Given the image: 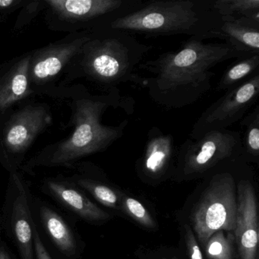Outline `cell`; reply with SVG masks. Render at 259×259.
<instances>
[{"label": "cell", "instance_id": "obj_18", "mask_svg": "<svg viewBox=\"0 0 259 259\" xmlns=\"http://www.w3.org/2000/svg\"><path fill=\"white\" fill-rule=\"evenodd\" d=\"M259 55H252L236 60L220 79L217 87L218 92H227L245 80L258 73Z\"/></svg>", "mask_w": 259, "mask_h": 259}, {"label": "cell", "instance_id": "obj_10", "mask_svg": "<svg viewBox=\"0 0 259 259\" xmlns=\"http://www.w3.org/2000/svg\"><path fill=\"white\" fill-rule=\"evenodd\" d=\"M90 37L89 31L72 33L63 40L31 53L29 80L34 94L45 92L68 69Z\"/></svg>", "mask_w": 259, "mask_h": 259}, {"label": "cell", "instance_id": "obj_7", "mask_svg": "<svg viewBox=\"0 0 259 259\" xmlns=\"http://www.w3.org/2000/svg\"><path fill=\"white\" fill-rule=\"evenodd\" d=\"M239 156L240 133L229 128L213 130L183 142L177 154V170L183 177H198Z\"/></svg>", "mask_w": 259, "mask_h": 259}, {"label": "cell", "instance_id": "obj_11", "mask_svg": "<svg viewBox=\"0 0 259 259\" xmlns=\"http://www.w3.org/2000/svg\"><path fill=\"white\" fill-rule=\"evenodd\" d=\"M237 189L235 240L241 259H257L258 221L254 188L249 181L242 180Z\"/></svg>", "mask_w": 259, "mask_h": 259}, {"label": "cell", "instance_id": "obj_19", "mask_svg": "<svg viewBox=\"0 0 259 259\" xmlns=\"http://www.w3.org/2000/svg\"><path fill=\"white\" fill-rule=\"evenodd\" d=\"M243 133L241 135L242 157L251 160L259 157V105L241 120Z\"/></svg>", "mask_w": 259, "mask_h": 259}, {"label": "cell", "instance_id": "obj_27", "mask_svg": "<svg viewBox=\"0 0 259 259\" xmlns=\"http://www.w3.org/2000/svg\"><path fill=\"white\" fill-rule=\"evenodd\" d=\"M26 3V0H0V13H11L22 8Z\"/></svg>", "mask_w": 259, "mask_h": 259}, {"label": "cell", "instance_id": "obj_15", "mask_svg": "<svg viewBox=\"0 0 259 259\" xmlns=\"http://www.w3.org/2000/svg\"><path fill=\"white\" fill-rule=\"evenodd\" d=\"M221 20L208 39L224 40L247 57L259 55V19L221 17Z\"/></svg>", "mask_w": 259, "mask_h": 259}, {"label": "cell", "instance_id": "obj_8", "mask_svg": "<svg viewBox=\"0 0 259 259\" xmlns=\"http://www.w3.org/2000/svg\"><path fill=\"white\" fill-rule=\"evenodd\" d=\"M49 107L28 104L0 120V157L7 161L23 157L39 135L52 124Z\"/></svg>", "mask_w": 259, "mask_h": 259}, {"label": "cell", "instance_id": "obj_25", "mask_svg": "<svg viewBox=\"0 0 259 259\" xmlns=\"http://www.w3.org/2000/svg\"><path fill=\"white\" fill-rule=\"evenodd\" d=\"M184 236L188 254L190 259H204L198 241L189 225L185 226Z\"/></svg>", "mask_w": 259, "mask_h": 259}, {"label": "cell", "instance_id": "obj_9", "mask_svg": "<svg viewBox=\"0 0 259 259\" xmlns=\"http://www.w3.org/2000/svg\"><path fill=\"white\" fill-rule=\"evenodd\" d=\"M259 98V73L229 89L201 113L189 138L198 139L213 130H227L242 120Z\"/></svg>", "mask_w": 259, "mask_h": 259}, {"label": "cell", "instance_id": "obj_17", "mask_svg": "<svg viewBox=\"0 0 259 259\" xmlns=\"http://www.w3.org/2000/svg\"><path fill=\"white\" fill-rule=\"evenodd\" d=\"M40 215L44 227L54 245L66 256L73 255L77 249L76 239L67 223L48 206L40 207Z\"/></svg>", "mask_w": 259, "mask_h": 259}, {"label": "cell", "instance_id": "obj_5", "mask_svg": "<svg viewBox=\"0 0 259 259\" xmlns=\"http://www.w3.org/2000/svg\"><path fill=\"white\" fill-rule=\"evenodd\" d=\"M237 199L236 185L230 172L212 177L192 215L193 230L201 245L216 233L233 231L236 227Z\"/></svg>", "mask_w": 259, "mask_h": 259}, {"label": "cell", "instance_id": "obj_24", "mask_svg": "<svg viewBox=\"0 0 259 259\" xmlns=\"http://www.w3.org/2000/svg\"><path fill=\"white\" fill-rule=\"evenodd\" d=\"M46 8L45 0L43 1H27L25 5L22 7V12L18 18L16 24V29H20L25 25L29 23L31 19H34L39 12Z\"/></svg>", "mask_w": 259, "mask_h": 259}, {"label": "cell", "instance_id": "obj_28", "mask_svg": "<svg viewBox=\"0 0 259 259\" xmlns=\"http://www.w3.org/2000/svg\"><path fill=\"white\" fill-rule=\"evenodd\" d=\"M0 259H11L8 251L4 247H0Z\"/></svg>", "mask_w": 259, "mask_h": 259}, {"label": "cell", "instance_id": "obj_12", "mask_svg": "<svg viewBox=\"0 0 259 259\" xmlns=\"http://www.w3.org/2000/svg\"><path fill=\"white\" fill-rule=\"evenodd\" d=\"M31 54L12 62L0 71V120L21 101L34 95L29 80Z\"/></svg>", "mask_w": 259, "mask_h": 259}, {"label": "cell", "instance_id": "obj_20", "mask_svg": "<svg viewBox=\"0 0 259 259\" xmlns=\"http://www.w3.org/2000/svg\"><path fill=\"white\" fill-rule=\"evenodd\" d=\"M213 8L221 17L259 19V0H216Z\"/></svg>", "mask_w": 259, "mask_h": 259}, {"label": "cell", "instance_id": "obj_23", "mask_svg": "<svg viewBox=\"0 0 259 259\" xmlns=\"http://www.w3.org/2000/svg\"><path fill=\"white\" fill-rule=\"evenodd\" d=\"M119 207L122 211L142 227L148 229H154L157 227V224L151 213L138 200L127 195H122L120 198Z\"/></svg>", "mask_w": 259, "mask_h": 259}, {"label": "cell", "instance_id": "obj_2", "mask_svg": "<svg viewBox=\"0 0 259 259\" xmlns=\"http://www.w3.org/2000/svg\"><path fill=\"white\" fill-rule=\"evenodd\" d=\"M70 136L45 148L28 166H69L77 160L102 152L123 136L128 125L125 119L118 125H104L101 118L112 107L122 108L128 115L134 111V101L121 95L117 88L101 95L80 89L71 103Z\"/></svg>", "mask_w": 259, "mask_h": 259}, {"label": "cell", "instance_id": "obj_4", "mask_svg": "<svg viewBox=\"0 0 259 259\" xmlns=\"http://www.w3.org/2000/svg\"><path fill=\"white\" fill-rule=\"evenodd\" d=\"M213 3L205 0L151 1L111 19L107 25L130 34L150 37L185 34L205 40L222 22L213 8Z\"/></svg>", "mask_w": 259, "mask_h": 259}, {"label": "cell", "instance_id": "obj_26", "mask_svg": "<svg viewBox=\"0 0 259 259\" xmlns=\"http://www.w3.org/2000/svg\"><path fill=\"white\" fill-rule=\"evenodd\" d=\"M33 233H34V254L36 259H52L49 252L47 250L45 244L42 242L41 238L39 234L38 230L35 223L33 224Z\"/></svg>", "mask_w": 259, "mask_h": 259}, {"label": "cell", "instance_id": "obj_22", "mask_svg": "<svg viewBox=\"0 0 259 259\" xmlns=\"http://www.w3.org/2000/svg\"><path fill=\"white\" fill-rule=\"evenodd\" d=\"M234 240L233 233L225 234L223 230L213 233L204 245L207 258L233 259Z\"/></svg>", "mask_w": 259, "mask_h": 259}, {"label": "cell", "instance_id": "obj_21", "mask_svg": "<svg viewBox=\"0 0 259 259\" xmlns=\"http://www.w3.org/2000/svg\"><path fill=\"white\" fill-rule=\"evenodd\" d=\"M72 182L81 189L88 191L103 205L111 207V208H119L120 197L119 196L117 192L110 186L81 177H73Z\"/></svg>", "mask_w": 259, "mask_h": 259}, {"label": "cell", "instance_id": "obj_3", "mask_svg": "<svg viewBox=\"0 0 259 259\" xmlns=\"http://www.w3.org/2000/svg\"><path fill=\"white\" fill-rule=\"evenodd\" d=\"M89 31L90 39L69 66L71 73L108 90L123 83L145 89V78L135 70L152 46L126 31L112 29L107 23Z\"/></svg>", "mask_w": 259, "mask_h": 259}, {"label": "cell", "instance_id": "obj_13", "mask_svg": "<svg viewBox=\"0 0 259 259\" xmlns=\"http://www.w3.org/2000/svg\"><path fill=\"white\" fill-rule=\"evenodd\" d=\"M12 181L17 193L12 205L11 226L15 242L21 259H35L33 233L32 214L28 203V191L25 183L16 172L11 174Z\"/></svg>", "mask_w": 259, "mask_h": 259}, {"label": "cell", "instance_id": "obj_16", "mask_svg": "<svg viewBox=\"0 0 259 259\" xmlns=\"http://www.w3.org/2000/svg\"><path fill=\"white\" fill-rule=\"evenodd\" d=\"M45 187L59 202L86 221L100 222L110 218V213L94 204L71 181L49 179Z\"/></svg>", "mask_w": 259, "mask_h": 259}, {"label": "cell", "instance_id": "obj_14", "mask_svg": "<svg viewBox=\"0 0 259 259\" xmlns=\"http://www.w3.org/2000/svg\"><path fill=\"white\" fill-rule=\"evenodd\" d=\"M175 154L174 136L158 127H152L147 135L143 154L139 160L141 171L148 178H161L170 168Z\"/></svg>", "mask_w": 259, "mask_h": 259}, {"label": "cell", "instance_id": "obj_1", "mask_svg": "<svg viewBox=\"0 0 259 259\" xmlns=\"http://www.w3.org/2000/svg\"><path fill=\"white\" fill-rule=\"evenodd\" d=\"M245 57L225 42L206 43L189 37L178 50L163 53L138 68L149 75L144 77L145 89L156 104L181 109L195 104L211 89L217 66Z\"/></svg>", "mask_w": 259, "mask_h": 259}, {"label": "cell", "instance_id": "obj_6", "mask_svg": "<svg viewBox=\"0 0 259 259\" xmlns=\"http://www.w3.org/2000/svg\"><path fill=\"white\" fill-rule=\"evenodd\" d=\"M47 21L51 28L91 31L139 8L133 0H45Z\"/></svg>", "mask_w": 259, "mask_h": 259}]
</instances>
